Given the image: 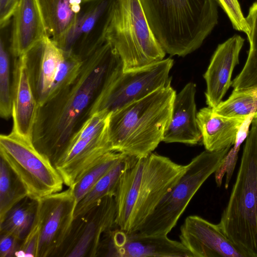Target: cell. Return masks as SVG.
Returning a JSON list of instances; mask_svg holds the SVG:
<instances>
[{"label": "cell", "mask_w": 257, "mask_h": 257, "mask_svg": "<svg viewBox=\"0 0 257 257\" xmlns=\"http://www.w3.org/2000/svg\"><path fill=\"white\" fill-rule=\"evenodd\" d=\"M212 109L216 114L227 117L246 118L251 115L257 119V87L233 89L226 100Z\"/></svg>", "instance_id": "4316f807"}, {"label": "cell", "mask_w": 257, "mask_h": 257, "mask_svg": "<svg viewBox=\"0 0 257 257\" xmlns=\"http://www.w3.org/2000/svg\"><path fill=\"white\" fill-rule=\"evenodd\" d=\"M187 168V164L156 153L134 157L122 174L114 196L115 225L126 232L137 231Z\"/></svg>", "instance_id": "7a4b0ae2"}, {"label": "cell", "mask_w": 257, "mask_h": 257, "mask_svg": "<svg viewBox=\"0 0 257 257\" xmlns=\"http://www.w3.org/2000/svg\"><path fill=\"white\" fill-rule=\"evenodd\" d=\"M47 36L58 44L74 25L82 0H37Z\"/></svg>", "instance_id": "7402d4cb"}, {"label": "cell", "mask_w": 257, "mask_h": 257, "mask_svg": "<svg viewBox=\"0 0 257 257\" xmlns=\"http://www.w3.org/2000/svg\"><path fill=\"white\" fill-rule=\"evenodd\" d=\"M193 257L180 242L167 235H148L138 231L111 229L102 237L97 256Z\"/></svg>", "instance_id": "5bb4252c"}, {"label": "cell", "mask_w": 257, "mask_h": 257, "mask_svg": "<svg viewBox=\"0 0 257 257\" xmlns=\"http://www.w3.org/2000/svg\"><path fill=\"white\" fill-rule=\"evenodd\" d=\"M13 64L12 130L31 139L38 104L30 82L24 55L15 57Z\"/></svg>", "instance_id": "d6986e66"}, {"label": "cell", "mask_w": 257, "mask_h": 257, "mask_svg": "<svg viewBox=\"0 0 257 257\" xmlns=\"http://www.w3.org/2000/svg\"><path fill=\"white\" fill-rule=\"evenodd\" d=\"M116 213L114 197L110 195L75 218L58 256H97L102 237L115 225Z\"/></svg>", "instance_id": "4fadbf2b"}, {"label": "cell", "mask_w": 257, "mask_h": 257, "mask_svg": "<svg viewBox=\"0 0 257 257\" xmlns=\"http://www.w3.org/2000/svg\"><path fill=\"white\" fill-rule=\"evenodd\" d=\"M218 225L244 257H257V119L243 146L236 180Z\"/></svg>", "instance_id": "5b68a950"}, {"label": "cell", "mask_w": 257, "mask_h": 257, "mask_svg": "<svg viewBox=\"0 0 257 257\" xmlns=\"http://www.w3.org/2000/svg\"><path fill=\"white\" fill-rule=\"evenodd\" d=\"M122 70L119 55L106 41L83 58L80 70L70 84L38 106L31 140L53 165L92 115L100 96Z\"/></svg>", "instance_id": "6da1fadb"}, {"label": "cell", "mask_w": 257, "mask_h": 257, "mask_svg": "<svg viewBox=\"0 0 257 257\" xmlns=\"http://www.w3.org/2000/svg\"><path fill=\"white\" fill-rule=\"evenodd\" d=\"M12 20L0 27V115L5 119L12 115L13 81L11 60L15 57L12 49Z\"/></svg>", "instance_id": "603a6c76"}, {"label": "cell", "mask_w": 257, "mask_h": 257, "mask_svg": "<svg viewBox=\"0 0 257 257\" xmlns=\"http://www.w3.org/2000/svg\"><path fill=\"white\" fill-rule=\"evenodd\" d=\"M0 156L21 180L30 198L38 200L62 191L64 184L61 175L31 139L13 130L1 135Z\"/></svg>", "instance_id": "ba28073f"}, {"label": "cell", "mask_w": 257, "mask_h": 257, "mask_svg": "<svg viewBox=\"0 0 257 257\" xmlns=\"http://www.w3.org/2000/svg\"><path fill=\"white\" fill-rule=\"evenodd\" d=\"M76 205L71 187L38 200L35 220L40 234L36 257L58 256L70 232Z\"/></svg>", "instance_id": "8fae6325"}, {"label": "cell", "mask_w": 257, "mask_h": 257, "mask_svg": "<svg viewBox=\"0 0 257 257\" xmlns=\"http://www.w3.org/2000/svg\"><path fill=\"white\" fill-rule=\"evenodd\" d=\"M12 20L15 57L25 54L47 36L37 0H20Z\"/></svg>", "instance_id": "ffe728a7"}, {"label": "cell", "mask_w": 257, "mask_h": 257, "mask_svg": "<svg viewBox=\"0 0 257 257\" xmlns=\"http://www.w3.org/2000/svg\"><path fill=\"white\" fill-rule=\"evenodd\" d=\"M133 158L123 154L119 160L77 203L74 213V219L94 207L104 197L115 196L119 179Z\"/></svg>", "instance_id": "cb8c5ba5"}, {"label": "cell", "mask_w": 257, "mask_h": 257, "mask_svg": "<svg viewBox=\"0 0 257 257\" xmlns=\"http://www.w3.org/2000/svg\"><path fill=\"white\" fill-rule=\"evenodd\" d=\"M171 82L110 113L108 135L112 151L144 157L163 142L176 94Z\"/></svg>", "instance_id": "277c9868"}, {"label": "cell", "mask_w": 257, "mask_h": 257, "mask_svg": "<svg viewBox=\"0 0 257 257\" xmlns=\"http://www.w3.org/2000/svg\"><path fill=\"white\" fill-rule=\"evenodd\" d=\"M173 64L168 58L140 69L122 70L100 96L92 115L101 111L111 113L165 86L171 81L169 73Z\"/></svg>", "instance_id": "30bf717a"}, {"label": "cell", "mask_w": 257, "mask_h": 257, "mask_svg": "<svg viewBox=\"0 0 257 257\" xmlns=\"http://www.w3.org/2000/svg\"><path fill=\"white\" fill-rule=\"evenodd\" d=\"M20 0H0V26L12 18Z\"/></svg>", "instance_id": "d6a6232c"}, {"label": "cell", "mask_w": 257, "mask_h": 257, "mask_svg": "<svg viewBox=\"0 0 257 257\" xmlns=\"http://www.w3.org/2000/svg\"><path fill=\"white\" fill-rule=\"evenodd\" d=\"M116 0H82L75 22L57 45L83 59L106 41Z\"/></svg>", "instance_id": "7c38bea8"}, {"label": "cell", "mask_w": 257, "mask_h": 257, "mask_svg": "<svg viewBox=\"0 0 257 257\" xmlns=\"http://www.w3.org/2000/svg\"><path fill=\"white\" fill-rule=\"evenodd\" d=\"M82 62L83 59L79 56L63 52L48 100L75 79L80 70Z\"/></svg>", "instance_id": "f546056e"}, {"label": "cell", "mask_w": 257, "mask_h": 257, "mask_svg": "<svg viewBox=\"0 0 257 257\" xmlns=\"http://www.w3.org/2000/svg\"><path fill=\"white\" fill-rule=\"evenodd\" d=\"M123 154L109 151L87 171L73 185V193L77 204L94 186L98 181L119 160Z\"/></svg>", "instance_id": "f1b7e54d"}, {"label": "cell", "mask_w": 257, "mask_h": 257, "mask_svg": "<svg viewBox=\"0 0 257 257\" xmlns=\"http://www.w3.org/2000/svg\"><path fill=\"white\" fill-rule=\"evenodd\" d=\"M27 196V190L22 182L1 157L0 221L13 206Z\"/></svg>", "instance_id": "83f0119b"}, {"label": "cell", "mask_w": 257, "mask_h": 257, "mask_svg": "<svg viewBox=\"0 0 257 257\" xmlns=\"http://www.w3.org/2000/svg\"><path fill=\"white\" fill-rule=\"evenodd\" d=\"M256 2H257V0H256Z\"/></svg>", "instance_id": "836d02e7"}, {"label": "cell", "mask_w": 257, "mask_h": 257, "mask_svg": "<svg viewBox=\"0 0 257 257\" xmlns=\"http://www.w3.org/2000/svg\"><path fill=\"white\" fill-rule=\"evenodd\" d=\"M246 118L223 116L214 113L209 106L201 109L197 114V121L205 150L218 151L234 145Z\"/></svg>", "instance_id": "44dd1931"}, {"label": "cell", "mask_w": 257, "mask_h": 257, "mask_svg": "<svg viewBox=\"0 0 257 257\" xmlns=\"http://www.w3.org/2000/svg\"><path fill=\"white\" fill-rule=\"evenodd\" d=\"M110 114L101 111L90 117L54 164L64 184L68 187L76 182L104 154L112 151L108 135Z\"/></svg>", "instance_id": "9c48e42d"}, {"label": "cell", "mask_w": 257, "mask_h": 257, "mask_svg": "<svg viewBox=\"0 0 257 257\" xmlns=\"http://www.w3.org/2000/svg\"><path fill=\"white\" fill-rule=\"evenodd\" d=\"M230 147L214 152L205 150L193 158L183 175L137 231L148 235H167L200 187L221 166Z\"/></svg>", "instance_id": "52a82bcc"}, {"label": "cell", "mask_w": 257, "mask_h": 257, "mask_svg": "<svg viewBox=\"0 0 257 257\" xmlns=\"http://www.w3.org/2000/svg\"><path fill=\"white\" fill-rule=\"evenodd\" d=\"M106 41L119 55L123 71L143 68L166 55L151 29L141 0H116Z\"/></svg>", "instance_id": "8992f818"}, {"label": "cell", "mask_w": 257, "mask_h": 257, "mask_svg": "<svg viewBox=\"0 0 257 257\" xmlns=\"http://www.w3.org/2000/svg\"><path fill=\"white\" fill-rule=\"evenodd\" d=\"M216 1L228 16L233 28L248 36L250 33L249 26L243 15L238 0Z\"/></svg>", "instance_id": "4dcf8cb0"}, {"label": "cell", "mask_w": 257, "mask_h": 257, "mask_svg": "<svg viewBox=\"0 0 257 257\" xmlns=\"http://www.w3.org/2000/svg\"><path fill=\"white\" fill-rule=\"evenodd\" d=\"M166 54L184 57L198 49L218 23L216 0H141Z\"/></svg>", "instance_id": "3957f363"}, {"label": "cell", "mask_w": 257, "mask_h": 257, "mask_svg": "<svg viewBox=\"0 0 257 257\" xmlns=\"http://www.w3.org/2000/svg\"><path fill=\"white\" fill-rule=\"evenodd\" d=\"M24 55L33 92L42 105L49 98L63 52L47 36Z\"/></svg>", "instance_id": "e0dca14e"}, {"label": "cell", "mask_w": 257, "mask_h": 257, "mask_svg": "<svg viewBox=\"0 0 257 257\" xmlns=\"http://www.w3.org/2000/svg\"><path fill=\"white\" fill-rule=\"evenodd\" d=\"M244 42L242 37L235 35L217 46L203 75L207 86L205 95L208 106L216 107L231 86L232 73L239 63Z\"/></svg>", "instance_id": "2e32d148"}, {"label": "cell", "mask_w": 257, "mask_h": 257, "mask_svg": "<svg viewBox=\"0 0 257 257\" xmlns=\"http://www.w3.org/2000/svg\"><path fill=\"white\" fill-rule=\"evenodd\" d=\"M22 241L12 235L0 233L1 257L16 256V254L19 250Z\"/></svg>", "instance_id": "1f68e13d"}, {"label": "cell", "mask_w": 257, "mask_h": 257, "mask_svg": "<svg viewBox=\"0 0 257 257\" xmlns=\"http://www.w3.org/2000/svg\"><path fill=\"white\" fill-rule=\"evenodd\" d=\"M38 200L28 196L13 206L0 221V233L13 235L23 241L34 223Z\"/></svg>", "instance_id": "d4e9b609"}, {"label": "cell", "mask_w": 257, "mask_h": 257, "mask_svg": "<svg viewBox=\"0 0 257 257\" xmlns=\"http://www.w3.org/2000/svg\"><path fill=\"white\" fill-rule=\"evenodd\" d=\"M179 238L193 257H244L218 224L198 215L185 219Z\"/></svg>", "instance_id": "9a60e30c"}, {"label": "cell", "mask_w": 257, "mask_h": 257, "mask_svg": "<svg viewBox=\"0 0 257 257\" xmlns=\"http://www.w3.org/2000/svg\"><path fill=\"white\" fill-rule=\"evenodd\" d=\"M196 91V84L191 82L176 94L163 142L195 145L202 139L197 121Z\"/></svg>", "instance_id": "ac0fdd59"}, {"label": "cell", "mask_w": 257, "mask_h": 257, "mask_svg": "<svg viewBox=\"0 0 257 257\" xmlns=\"http://www.w3.org/2000/svg\"><path fill=\"white\" fill-rule=\"evenodd\" d=\"M246 19L250 28L247 36L249 49L244 67L232 81L231 86L235 90L257 87V2L249 8Z\"/></svg>", "instance_id": "484cf974"}]
</instances>
